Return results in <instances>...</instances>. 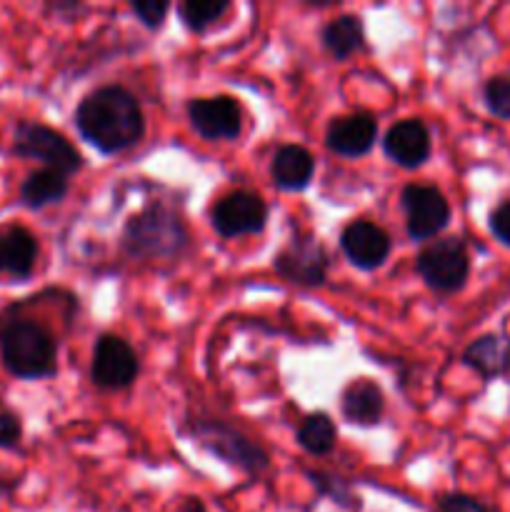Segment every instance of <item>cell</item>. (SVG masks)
<instances>
[{
    "mask_svg": "<svg viewBox=\"0 0 510 512\" xmlns=\"http://www.w3.org/2000/svg\"><path fill=\"white\" fill-rule=\"evenodd\" d=\"M80 138L105 155L123 153L143 140L145 115L138 98L120 85H103L75 108Z\"/></svg>",
    "mask_w": 510,
    "mask_h": 512,
    "instance_id": "cell-1",
    "label": "cell"
},
{
    "mask_svg": "<svg viewBox=\"0 0 510 512\" xmlns=\"http://www.w3.org/2000/svg\"><path fill=\"white\" fill-rule=\"evenodd\" d=\"M0 320V363L18 380H45L58 373V340L30 318Z\"/></svg>",
    "mask_w": 510,
    "mask_h": 512,
    "instance_id": "cell-2",
    "label": "cell"
},
{
    "mask_svg": "<svg viewBox=\"0 0 510 512\" xmlns=\"http://www.w3.org/2000/svg\"><path fill=\"white\" fill-rule=\"evenodd\" d=\"M120 248L133 260H173L190 248V235L173 208L150 205L128 220Z\"/></svg>",
    "mask_w": 510,
    "mask_h": 512,
    "instance_id": "cell-3",
    "label": "cell"
},
{
    "mask_svg": "<svg viewBox=\"0 0 510 512\" xmlns=\"http://www.w3.org/2000/svg\"><path fill=\"white\" fill-rule=\"evenodd\" d=\"M13 155L23 160H38L45 168L58 170L65 178L83 168L78 148L63 133L43 123H33V120H20L15 125Z\"/></svg>",
    "mask_w": 510,
    "mask_h": 512,
    "instance_id": "cell-4",
    "label": "cell"
},
{
    "mask_svg": "<svg viewBox=\"0 0 510 512\" xmlns=\"http://www.w3.org/2000/svg\"><path fill=\"white\" fill-rule=\"evenodd\" d=\"M190 435H193V443H198L200 448L208 450L223 463L235 465L243 473L260 475L263 470H268V453L258 443L245 438L240 430L230 428L220 420H195Z\"/></svg>",
    "mask_w": 510,
    "mask_h": 512,
    "instance_id": "cell-5",
    "label": "cell"
},
{
    "mask_svg": "<svg viewBox=\"0 0 510 512\" xmlns=\"http://www.w3.org/2000/svg\"><path fill=\"white\" fill-rule=\"evenodd\" d=\"M415 270L435 293H458L470 275L468 248L460 238L433 240L418 253Z\"/></svg>",
    "mask_w": 510,
    "mask_h": 512,
    "instance_id": "cell-6",
    "label": "cell"
},
{
    "mask_svg": "<svg viewBox=\"0 0 510 512\" xmlns=\"http://www.w3.org/2000/svg\"><path fill=\"white\" fill-rule=\"evenodd\" d=\"M400 205L405 210V228L415 243H425L448 228L450 205L435 185H405Z\"/></svg>",
    "mask_w": 510,
    "mask_h": 512,
    "instance_id": "cell-7",
    "label": "cell"
},
{
    "mask_svg": "<svg viewBox=\"0 0 510 512\" xmlns=\"http://www.w3.org/2000/svg\"><path fill=\"white\" fill-rule=\"evenodd\" d=\"M140 360L128 340L120 335H100L93 350V363H90V378L103 390H123L138 380Z\"/></svg>",
    "mask_w": 510,
    "mask_h": 512,
    "instance_id": "cell-8",
    "label": "cell"
},
{
    "mask_svg": "<svg viewBox=\"0 0 510 512\" xmlns=\"http://www.w3.org/2000/svg\"><path fill=\"white\" fill-rule=\"evenodd\" d=\"M328 253L323 245L310 235H295L273 260L275 273L290 283L318 288L328 280Z\"/></svg>",
    "mask_w": 510,
    "mask_h": 512,
    "instance_id": "cell-9",
    "label": "cell"
},
{
    "mask_svg": "<svg viewBox=\"0 0 510 512\" xmlns=\"http://www.w3.org/2000/svg\"><path fill=\"white\" fill-rule=\"evenodd\" d=\"M210 223L220 238L230 240L255 235L268 223V205L260 195L250 193V190H235L215 205Z\"/></svg>",
    "mask_w": 510,
    "mask_h": 512,
    "instance_id": "cell-10",
    "label": "cell"
},
{
    "mask_svg": "<svg viewBox=\"0 0 510 512\" xmlns=\"http://www.w3.org/2000/svg\"><path fill=\"white\" fill-rule=\"evenodd\" d=\"M188 120L205 140H238L243 130V113L230 95L195 98L188 103Z\"/></svg>",
    "mask_w": 510,
    "mask_h": 512,
    "instance_id": "cell-11",
    "label": "cell"
},
{
    "mask_svg": "<svg viewBox=\"0 0 510 512\" xmlns=\"http://www.w3.org/2000/svg\"><path fill=\"white\" fill-rule=\"evenodd\" d=\"M38 255V238L25 225H0V283L15 285L33 278Z\"/></svg>",
    "mask_w": 510,
    "mask_h": 512,
    "instance_id": "cell-12",
    "label": "cell"
},
{
    "mask_svg": "<svg viewBox=\"0 0 510 512\" xmlns=\"http://www.w3.org/2000/svg\"><path fill=\"white\" fill-rule=\"evenodd\" d=\"M390 235L370 220H355L340 235V250L360 270H375L388 260Z\"/></svg>",
    "mask_w": 510,
    "mask_h": 512,
    "instance_id": "cell-13",
    "label": "cell"
},
{
    "mask_svg": "<svg viewBox=\"0 0 510 512\" xmlns=\"http://www.w3.org/2000/svg\"><path fill=\"white\" fill-rule=\"evenodd\" d=\"M383 150L400 168H420L433 150L428 125L418 118H405L390 125L383 138Z\"/></svg>",
    "mask_w": 510,
    "mask_h": 512,
    "instance_id": "cell-14",
    "label": "cell"
},
{
    "mask_svg": "<svg viewBox=\"0 0 510 512\" xmlns=\"http://www.w3.org/2000/svg\"><path fill=\"white\" fill-rule=\"evenodd\" d=\"M378 140V120L370 113L335 118L325 130V145L343 158H363Z\"/></svg>",
    "mask_w": 510,
    "mask_h": 512,
    "instance_id": "cell-15",
    "label": "cell"
},
{
    "mask_svg": "<svg viewBox=\"0 0 510 512\" xmlns=\"http://www.w3.org/2000/svg\"><path fill=\"white\" fill-rule=\"evenodd\" d=\"M340 413L350 425L370 428L383 420L385 395L380 385L370 378H358L340 395Z\"/></svg>",
    "mask_w": 510,
    "mask_h": 512,
    "instance_id": "cell-16",
    "label": "cell"
},
{
    "mask_svg": "<svg viewBox=\"0 0 510 512\" xmlns=\"http://www.w3.org/2000/svg\"><path fill=\"white\" fill-rule=\"evenodd\" d=\"M463 363L483 380L503 378L510 373V338L503 333L480 335L463 350Z\"/></svg>",
    "mask_w": 510,
    "mask_h": 512,
    "instance_id": "cell-17",
    "label": "cell"
},
{
    "mask_svg": "<svg viewBox=\"0 0 510 512\" xmlns=\"http://www.w3.org/2000/svg\"><path fill=\"white\" fill-rule=\"evenodd\" d=\"M313 173L315 158L303 145H283V148L275 150L273 160H270V180L288 193L308 188Z\"/></svg>",
    "mask_w": 510,
    "mask_h": 512,
    "instance_id": "cell-18",
    "label": "cell"
},
{
    "mask_svg": "<svg viewBox=\"0 0 510 512\" xmlns=\"http://www.w3.org/2000/svg\"><path fill=\"white\" fill-rule=\"evenodd\" d=\"M320 38H323L325 50H328L335 60H348L350 55L358 53L365 45L363 18L353 13L338 15V18L330 20V23L325 25Z\"/></svg>",
    "mask_w": 510,
    "mask_h": 512,
    "instance_id": "cell-19",
    "label": "cell"
},
{
    "mask_svg": "<svg viewBox=\"0 0 510 512\" xmlns=\"http://www.w3.org/2000/svg\"><path fill=\"white\" fill-rule=\"evenodd\" d=\"M68 195V178L60 175L58 170L40 168L33 170L28 178L20 185V200H23L25 208L40 210L48 208V205L60 203V200Z\"/></svg>",
    "mask_w": 510,
    "mask_h": 512,
    "instance_id": "cell-20",
    "label": "cell"
},
{
    "mask_svg": "<svg viewBox=\"0 0 510 512\" xmlns=\"http://www.w3.org/2000/svg\"><path fill=\"white\" fill-rule=\"evenodd\" d=\"M335 440H338V428L330 420L328 413H310L298 428L300 448L308 450L310 455H328L333 453Z\"/></svg>",
    "mask_w": 510,
    "mask_h": 512,
    "instance_id": "cell-21",
    "label": "cell"
},
{
    "mask_svg": "<svg viewBox=\"0 0 510 512\" xmlns=\"http://www.w3.org/2000/svg\"><path fill=\"white\" fill-rule=\"evenodd\" d=\"M230 10L228 0H185L178 5L180 20L193 33H205Z\"/></svg>",
    "mask_w": 510,
    "mask_h": 512,
    "instance_id": "cell-22",
    "label": "cell"
},
{
    "mask_svg": "<svg viewBox=\"0 0 510 512\" xmlns=\"http://www.w3.org/2000/svg\"><path fill=\"white\" fill-rule=\"evenodd\" d=\"M485 108L500 120H510V75H493L483 88Z\"/></svg>",
    "mask_w": 510,
    "mask_h": 512,
    "instance_id": "cell-23",
    "label": "cell"
},
{
    "mask_svg": "<svg viewBox=\"0 0 510 512\" xmlns=\"http://www.w3.org/2000/svg\"><path fill=\"white\" fill-rule=\"evenodd\" d=\"M308 478L313 480V485L318 488L320 495H328V498H333L335 503L343 505V508H350V500H353V495H350L348 485L343 483L340 478H335V475L330 473H308Z\"/></svg>",
    "mask_w": 510,
    "mask_h": 512,
    "instance_id": "cell-24",
    "label": "cell"
},
{
    "mask_svg": "<svg viewBox=\"0 0 510 512\" xmlns=\"http://www.w3.org/2000/svg\"><path fill=\"white\" fill-rule=\"evenodd\" d=\"M130 10H133L135 18H138L145 28L158 30L160 25H163L165 15H168L170 3H165V0H135V3L130 5Z\"/></svg>",
    "mask_w": 510,
    "mask_h": 512,
    "instance_id": "cell-25",
    "label": "cell"
},
{
    "mask_svg": "<svg viewBox=\"0 0 510 512\" xmlns=\"http://www.w3.org/2000/svg\"><path fill=\"white\" fill-rule=\"evenodd\" d=\"M23 440V423L10 408L0 405V448L13 450Z\"/></svg>",
    "mask_w": 510,
    "mask_h": 512,
    "instance_id": "cell-26",
    "label": "cell"
},
{
    "mask_svg": "<svg viewBox=\"0 0 510 512\" xmlns=\"http://www.w3.org/2000/svg\"><path fill=\"white\" fill-rule=\"evenodd\" d=\"M488 225H490V233L495 235V240H500V243L510 248V200L500 203L498 208L490 213Z\"/></svg>",
    "mask_w": 510,
    "mask_h": 512,
    "instance_id": "cell-27",
    "label": "cell"
},
{
    "mask_svg": "<svg viewBox=\"0 0 510 512\" xmlns=\"http://www.w3.org/2000/svg\"><path fill=\"white\" fill-rule=\"evenodd\" d=\"M438 510L440 512H490L483 503H478V500L463 493L445 495V498L438 503Z\"/></svg>",
    "mask_w": 510,
    "mask_h": 512,
    "instance_id": "cell-28",
    "label": "cell"
},
{
    "mask_svg": "<svg viewBox=\"0 0 510 512\" xmlns=\"http://www.w3.org/2000/svg\"><path fill=\"white\" fill-rule=\"evenodd\" d=\"M180 512H205V505L200 503L198 498H185L183 510H180Z\"/></svg>",
    "mask_w": 510,
    "mask_h": 512,
    "instance_id": "cell-29",
    "label": "cell"
}]
</instances>
